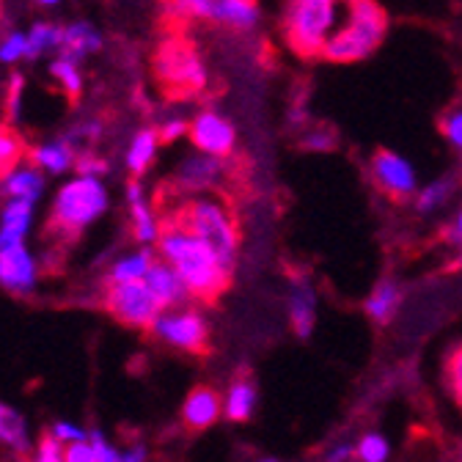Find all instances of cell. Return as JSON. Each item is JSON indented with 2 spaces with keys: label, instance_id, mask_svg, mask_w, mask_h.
<instances>
[{
  "label": "cell",
  "instance_id": "cell-48",
  "mask_svg": "<svg viewBox=\"0 0 462 462\" xmlns=\"http://www.w3.org/2000/svg\"><path fill=\"white\" fill-rule=\"evenodd\" d=\"M459 462H462V451H459Z\"/></svg>",
  "mask_w": 462,
  "mask_h": 462
},
{
  "label": "cell",
  "instance_id": "cell-17",
  "mask_svg": "<svg viewBox=\"0 0 462 462\" xmlns=\"http://www.w3.org/2000/svg\"><path fill=\"white\" fill-rule=\"evenodd\" d=\"M127 204H130V220H133V237L138 243H152L160 237V220H157V209L146 201L141 182H130L127 185Z\"/></svg>",
  "mask_w": 462,
  "mask_h": 462
},
{
  "label": "cell",
  "instance_id": "cell-36",
  "mask_svg": "<svg viewBox=\"0 0 462 462\" xmlns=\"http://www.w3.org/2000/svg\"><path fill=\"white\" fill-rule=\"evenodd\" d=\"M440 135L454 152L462 154V105H454L440 116Z\"/></svg>",
  "mask_w": 462,
  "mask_h": 462
},
{
  "label": "cell",
  "instance_id": "cell-9",
  "mask_svg": "<svg viewBox=\"0 0 462 462\" xmlns=\"http://www.w3.org/2000/svg\"><path fill=\"white\" fill-rule=\"evenodd\" d=\"M369 173L372 182L377 185V190L383 196H388L391 201H411L419 193V173L413 168V162L408 157H402L393 149H377L369 160Z\"/></svg>",
  "mask_w": 462,
  "mask_h": 462
},
{
  "label": "cell",
  "instance_id": "cell-32",
  "mask_svg": "<svg viewBox=\"0 0 462 462\" xmlns=\"http://www.w3.org/2000/svg\"><path fill=\"white\" fill-rule=\"evenodd\" d=\"M391 443L383 432H366L356 443V462H388Z\"/></svg>",
  "mask_w": 462,
  "mask_h": 462
},
{
  "label": "cell",
  "instance_id": "cell-19",
  "mask_svg": "<svg viewBox=\"0 0 462 462\" xmlns=\"http://www.w3.org/2000/svg\"><path fill=\"white\" fill-rule=\"evenodd\" d=\"M0 446H4L9 454H14L20 462H25L31 457L28 424L6 402H0Z\"/></svg>",
  "mask_w": 462,
  "mask_h": 462
},
{
  "label": "cell",
  "instance_id": "cell-37",
  "mask_svg": "<svg viewBox=\"0 0 462 462\" xmlns=\"http://www.w3.org/2000/svg\"><path fill=\"white\" fill-rule=\"evenodd\" d=\"M25 462H64V443L52 438L50 430L39 435L36 448L31 451V457Z\"/></svg>",
  "mask_w": 462,
  "mask_h": 462
},
{
  "label": "cell",
  "instance_id": "cell-41",
  "mask_svg": "<svg viewBox=\"0 0 462 462\" xmlns=\"http://www.w3.org/2000/svg\"><path fill=\"white\" fill-rule=\"evenodd\" d=\"M50 435L58 438L61 443H80V440L88 438L80 427H75V424H69V421H55V424L50 427Z\"/></svg>",
  "mask_w": 462,
  "mask_h": 462
},
{
  "label": "cell",
  "instance_id": "cell-47",
  "mask_svg": "<svg viewBox=\"0 0 462 462\" xmlns=\"http://www.w3.org/2000/svg\"><path fill=\"white\" fill-rule=\"evenodd\" d=\"M259 462H281V459H275V457H264V459H259Z\"/></svg>",
  "mask_w": 462,
  "mask_h": 462
},
{
  "label": "cell",
  "instance_id": "cell-5",
  "mask_svg": "<svg viewBox=\"0 0 462 462\" xmlns=\"http://www.w3.org/2000/svg\"><path fill=\"white\" fill-rule=\"evenodd\" d=\"M338 25V0H286L283 36L300 58H319Z\"/></svg>",
  "mask_w": 462,
  "mask_h": 462
},
{
  "label": "cell",
  "instance_id": "cell-30",
  "mask_svg": "<svg viewBox=\"0 0 462 462\" xmlns=\"http://www.w3.org/2000/svg\"><path fill=\"white\" fill-rule=\"evenodd\" d=\"M25 157V143L12 127H0V182L20 168Z\"/></svg>",
  "mask_w": 462,
  "mask_h": 462
},
{
  "label": "cell",
  "instance_id": "cell-16",
  "mask_svg": "<svg viewBox=\"0 0 462 462\" xmlns=\"http://www.w3.org/2000/svg\"><path fill=\"white\" fill-rule=\"evenodd\" d=\"M146 283H149L152 295H154V300L160 303L162 311L182 309V306L190 300L185 283L180 281V275L173 273L165 262H154V267H152L149 275H146Z\"/></svg>",
  "mask_w": 462,
  "mask_h": 462
},
{
  "label": "cell",
  "instance_id": "cell-45",
  "mask_svg": "<svg viewBox=\"0 0 462 462\" xmlns=\"http://www.w3.org/2000/svg\"><path fill=\"white\" fill-rule=\"evenodd\" d=\"M23 86H25V80H23L20 75H14V78H12V86H9V110H12V113L17 110V97H20Z\"/></svg>",
  "mask_w": 462,
  "mask_h": 462
},
{
  "label": "cell",
  "instance_id": "cell-39",
  "mask_svg": "<svg viewBox=\"0 0 462 462\" xmlns=\"http://www.w3.org/2000/svg\"><path fill=\"white\" fill-rule=\"evenodd\" d=\"M188 127H190V122L180 119V116H173V119H168V122H162V125L157 127L160 143H173V141H180L182 135H188Z\"/></svg>",
  "mask_w": 462,
  "mask_h": 462
},
{
  "label": "cell",
  "instance_id": "cell-6",
  "mask_svg": "<svg viewBox=\"0 0 462 462\" xmlns=\"http://www.w3.org/2000/svg\"><path fill=\"white\" fill-rule=\"evenodd\" d=\"M154 78L165 97L171 99H190L207 86V67L201 52L185 42V39H171L162 42L154 55Z\"/></svg>",
  "mask_w": 462,
  "mask_h": 462
},
{
  "label": "cell",
  "instance_id": "cell-26",
  "mask_svg": "<svg viewBox=\"0 0 462 462\" xmlns=\"http://www.w3.org/2000/svg\"><path fill=\"white\" fill-rule=\"evenodd\" d=\"M28 58L25 61H36V58L47 52H61L64 50V28L52 23H36L28 31Z\"/></svg>",
  "mask_w": 462,
  "mask_h": 462
},
{
  "label": "cell",
  "instance_id": "cell-27",
  "mask_svg": "<svg viewBox=\"0 0 462 462\" xmlns=\"http://www.w3.org/2000/svg\"><path fill=\"white\" fill-rule=\"evenodd\" d=\"M50 78L64 88V94L75 102L83 91V72H80V61L72 55L58 52L50 64Z\"/></svg>",
  "mask_w": 462,
  "mask_h": 462
},
{
  "label": "cell",
  "instance_id": "cell-8",
  "mask_svg": "<svg viewBox=\"0 0 462 462\" xmlns=\"http://www.w3.org/2000/svg\"><path fill=\"white\" fill-rule=\"evenodd\" d=\"M152 330H154V336L162 344L173 346V350H180V353L196 356V358H204L212 350L209 322L196 309H171V311H162Z\"/></svg>",
  "mask_w": 462,
  "mask_h": 462
},
{
  "label": "cell",
  "instance_id": "cell-21",
  "mask_svg": "<svg viewBox=\"0 0 462 462\" xmlns=\"http://www.w3.org/2000/svg\"><path fill=\"white\" fill-rule=\"evenodd\" d=\"M262 20L259 0H220L215 23L231 31H254Z\"/></svg>",
  "mask_w": 462,
  "mask_h": 462
},
{
  "label": "cell",
  "instance_id": "cell-25",
  "mask_svg": "<svg viewBox=\"0 0 462 462\" xmlns=\"http://www.w3.org/2000/svg\"><path fill=\"white\" fill-rule=\"evenodd\" d=\"M154 254L149 248L143 251H135L130 256H122L116 262L107 273V281L105 283H133V281H146L149 270L154 267Z\"/></svg>",
  "mask_w": 462,
  "mask_h": 462
},
{
  "label": "cell",
  "instance_id": "cell-20",
  "mask_svg": "<svg viewBox=\"0 0 462 462\" xmlns=\"http://www.w3.org/2000/svg\"><path fill=\"white\" fill-rule=\"evenodd\" d=\"M31 165L47 173H64L69 168H75V146L67 138H58V141H47L39 143L28 152Z\"/></svg>",
  "mask_w": 462,
  "mask_h": 462
},
{
  "label": "cell",
  "instance_id": "cell-44",
  "mask_svg": "<svg viewBox=\"0 0 462 462\" xmlns=\"http://www.w3.org/2000/svg\"><path fill=\"white\" fill-rule=\"evenodd\" d=\"M448 243H454L457 248H462V209L457 212L454 223L448 226Z\"/></svg>",
  "mask_w": 462,
  "mask_h": 462
},
{
  "label": "cell",
  "instance_id": "cell-43",
  "mask_svg": "<svg viewBox=\"0 0 462 462\" xmlns=\"http://www.w3.org/2000/svg\"><path fill=\"white\" fill-rule=\"evenodd\" d=\"M325 462H356V446L350 440H341L328 448Z\"/></svg>",
  "mask_w": 462,
  "mask_h": 462
},
{
  "label": "cell",
  "instance_id": "cell-34",
  "mask_svg": "<svg viewBox=\"0 0 462 462\" xmlns=\"http://www.w3.org/2000/svg\"><path fill=\"white\" fill-rule=\"evenodd\" d=\"M336 143H338V135L333 127H311V130H303V138H300V149L314 152V154H328L336 149Z\"/></svg>",
  "mask_w": 462,
  "mask_h": 462
},
{
  "label": "cell",
  "instance_id": "cell-42",
  "mask_svg": "<svg viewBox=\"0 0 462 462\" xmlns=\"http://www.w3.org/2000/svg\"><path fill=\"white\" fill-rule=\"evenodd\" d=\"M64 462H97L91 440L69 443V448H64Z\"/></svg>",
  "mask_w": 462,
  "mask_h": 462
},
{
  "label": "cell",
  "instance_id": "cell-4",
  "mask_svg": "<svg viewBox=\"0 0 462 462\" xmlns=\"http://www.w3.org/2000/svg\"><path fill=\"white\" fill-rule=\"evenodd\" d=\"M105 209H107V190L99 180L78 177L67 182L52 201L50 217L44 223V240L61 248L78 243L83 231L97 217L105 215Z\"/></svg>",
  "mask_w": 462,
  "mask_h": 462
},
{
  "label": "cell",
  "instance_id": "cell-40",
  "mask_svg": "<svg viewBox=\"0 0 462 462\" xmlns=\"http://www.w3.org/2000/svg\"><path fill=\"white\" fill-rule=\"evenodd\" d=\"M91 446H94V454H97V462H122V454L116 451L113 446H107L105 435L99 430H91Z\"/></svg>",
  "mask_w": 462,
  "mask_h": 462
},
{
  "label": "cell",
  "instance_id": "cell-10",
  "mask_svg": "<svg viewBox=\"0 0 462 462\" xmlns=\"http://www.w3.org/2000/svg\"><path fill=\"white\" fill-rule=\"evenodd\" d=\"M228 180V165L220 157H209L201 152H193L180 160L173 168V196H204V193H217Z\"/></svg>",
  "mask_w": 462,
  "mask_h": 462
},
{
  "label": "cell",
  "instance_id": "cell-3",
  "mask_svg": "<svg viewBox=\"0 0 462 462\" xmlns=\"http://www.w3.org/2000/svg\"><path fill=\"white\" fill-rule=\"evenodd\" d=\"M388 31V14L377 0H338V25L322 50L328 64H358L377 52Z\"/></svg>",
  "mask_w": 462,
  "mask_h": 462
},
{
  "label": "cell",
  "instance_id": "cell-33",
  "mask_svg": "<svg viewBox=\"0 0 462 462\" xmlns=\"http://www.w3.org/2000/svg\"><path fill=\"white\" fill-rule=\"evenodd\" d=\"M220 0H168V9L177 17H190V20H209L215 23Z\"/></svg>",
  "mask_w": 462,
  "mask_h": 462
},
{
  "label": "cell",
  "instance_id": "cell-23",
  "mask_svg": "<svg viewBox=\"0 0 462 462\" xmlns=\"http://www.w3.org/2000/svg\"><path fill=\"white\" fill-rule=\"evenodd\" d=\"M99 47H102V33L88 20H75L64 25V50H61L64 55H72L78 61H83L86 55L97 52Z\"/></svg>",
  "mask_w": 462,
  "mask_h": 462
},
{
  "label": "cell",
  "instance_id": "cell-22",
  "mask_svg": "<svg viewBox=\"0 0 462 462\" xmlns=\"http://www.w3.org/2000/svg\"><path fill=\"white\" fill-rule=\"evenodd\" d=\"M44 190V177L42 171L33 168V165H20L17 171H12L9 177L0 182V193H4L9 201L12 199H23V201H33L42 196Z\"/></svg>",
  "mask_w": 462,
  "mask_h": 462
},
{
  "label": "cell",
  "instance_id": "cell-15",
  "mask_svg": "<svg viewBox=\"0 0 462 462\" xmlns=\"http://www.w3.org/2000/svg\"><path fill=\"white\" fill-rule=\"evenodd\" d=\"M259 408V388L248 374H237L223 393V419L245 424Z\"/></svg>",
  "mask_w": 462,
  "mask_h": 462
},
{
  "label": "cell",
  "instance_id": "cell-2",
  "mask_svg": "<svg viewBox=\"0 0 462 462\" xmlns=\"http://www.w3.org/2000/svg\"><path fill=\"white\" fill-rule=\"evenodd\" d=\"M173 196V193H171ZM162 220L177 223L207 243L220 264L235 275L240 256V223L235 209L228 207L220 193L215 196H177V207H160Z\"/></svg>",
  "mask_w": 462,
  "mask_h": 462
},
{
  "label": "cell",
  "instance_id": "cell-1",
  "mask_svg": "<svg viewBox=\"0 0 462 462\" xmlns=\"http://www.w3.org/2000/svg\"><path fill=\"white\" fill-rule=\"evenodd\" d=\"M157 243H160V254H162L165 264L185 283L190 300L215 306L228 292L231 278L235 275L220 264L215 251L207 243H201L196 235H190L188 228L160 220Z\"/></svg>",
  "mask_w": 462,
  "mask_h": 462
},
{
  "label": "cell",
  "instance_id": "cell-11",
  "mask_svg": "<svg viewBox=\"0 0 462 462\" xmlns=\"http://www.w3.org/2000/svg\"><path fill=\"white\" fill-rule=\"evenodd\" d=\"M188 138H190L196 152L209 154V157H220V160H228L237 149L235 125H231L217 110H201L199 116H193L190 127H188Z\"/></svg>",
  "mask_w": 462,
  "mask_h": 462
},
{
  "label": "cell",
  "instance_id": "cell-35",
  "mask_svg": "<svg viewBox=\"0 0 462 462\" xmlns=\"http://www.w3.org/2000/svg\"><path fill=\"white\" fill-rule=\"evenodd\" d=\"M28 58V33L25 31H12L0 39V64H17Z\"/></svg>",
  "mask_w": 462,
  "mask_h": 462
},
{
  "label": "cell",
  "instance_id": "cell-28",
  "mask_svg": "<svg viewBox=\"0 0 462 462\" xmlns=\"http://www.w3.org/2000/svg\"><path fill=\"white\" fill-rule=\"evenodd\" d=\"M454 190H457V180L454 177H440V180L419 188V193L413 199V207H416L419 215H432V212H438L440 207L448 204Z\"/></svg>",
  "mask_w": 462,
  "mask_h": 462
},
{
  "label": "cell",
  "instance_id": "cell-24",
  "mask_svg": "<svg viewBox=\"0 0 462 462\" xmlns=\"http://www.w3.org/2000/svg\"><path fill=\"white\" fill-rule=\"evenodd\" d=\"M157 149H160V135H157V127H143L135 133L130 149H127V168L130 173L138 180L149 171V165L154 162L157 157Z\"/></svg>",
  "mask_w": 462,
  "mask_h": 462
},
{
  "label": "cell",
  "instance_id": "cell-14",
  "mask_svg": "<svg viewBox=\"0 0 462 462\" xmlns=\"http://www.w3.org/2000/svg\"><path fill=\"white\" fill-rule=\"evenodd\" d=\"M286 306H289V325H292V333L298 338H309L317 325V295L309 278L292 281Z\"/></svg>",
  "mask_w": 462,
  "mask_h": 462
},
{
  "label": "cell",
  "instance_id": "cell-18",
  "mask_svg": "<svg viewBox=\"0 0 462 462\" xmlns=\"http://www.w3.org/2000/svg\"><path fill=\"white\" fill-rule=\"evenodd\" d=\"M402 300H404V292H402L399 281L383 278V281L372 289V292H369V298H366V303H364V311H366V317H369L372 322L388 325V322L399 314Z\"/></svg>",
  "mask_w": 462,
  "mask_h": 462
},
{
  "label": "cell",
  "instance_id": "cell-38",
  "mask_svg": "<svg viewBox=\"0 0 462 462\" xmlns=\"http://www.w3.org/2000/svg\"><path fill=\"white\" fill-rule=\"evenodd\" d=\"M75 171L80 173V177H91V180H99L102 173L107 171V162L102 157H97L94 152H80L75 157Z\"/></svg>",
  "mask_w": 462,
  "mask_h": 462
},
{
  "label": "cell",
  "instance_id": "cell-13",
  "mask_svg": "<svg viewBox=\"0 0 462 462\" xmlns=\"http://www.w3.org/2000/svg\"><path fill=\"white\" fill-rule=\"evenodd\" d=\"M0 286L6 292L23 298L31 295L36 286V262L28 254V248L20 243L14 248L0 251Z\"/></svg>",
  "mask_w": 462,
  "mask_h": 462
},
{
  "label": "cell",
  "instance_id": "cell-12",
  "mask_svg": "<svg viewBox=\"0 0 462 462\" xmlns=\"http://www.w3.org/2000/svg\"><path fill=\"white\" fill-rule=\"evenodd\" d=\"M223 416V396L212 385H193L182 402V427L193 435L215 427Z\"/></svg>",
  "mask_w": 462,
  "mask_h": 462
},
{
  "label": "cell",
  "instance_id": "cell-31",
  "mask_svg": "<svg viewBox=\"0 0 462 462\" xmlns=\"http://www.w3.org/2000/svg\"><path fill=\"white\" fill-rule=\"evenodd\" d=\"M443 385L462 413V341L443 356Z\"/></svg>",
  "mask_w": 462,
  "mask_h": 462
},
{
  "label": "cell",
  "instance_id": "cell-29",
  "mask_svg": "<svg viewBox=\"0 0 462 462\" xmlns=\"http://www.w3.org/2000/svg\"><path fill=\"white\" fill-rule=\"evenodd\" d=\"M31 217H33V201L12 199L4 207V212H0V231H4V235H12V237L23 240L25 231L31 228Z\"/></svg>",
  "mask_w": 462,
  "mask_h": 462
},
{
  "label": "cell",
  "instance_id": "cell-7",
  "mask_svg": "<svg viewBox=\"0 0 462 462\" xmlns=\"http://www.w3.org/2000/svg\"><path fill=\"white\" fill-rule=\"evenodd\" d=\"M99 306L125 328L149 330L160 319L162 309L154 300L146 281L133 283H102Z\"/></svg>",
  "mask_w": 462,
  "mask_h": 462
},
{
  "label": "cell",
  "instance_id": "cell-46",
  "mask_svg": "<svg viewBox=\"0 0 462 462\" xmlns=\"http://www.w3.org/2000/svg\"><path fill=\"white\" fill-rule=\"evenodd\" d=\"M36 4H39V6H44V9H52V6L61 4V0H36Z\"/></svg>",
  "mask_w": 462,
  "mask_h": 462
}]
</instances>
